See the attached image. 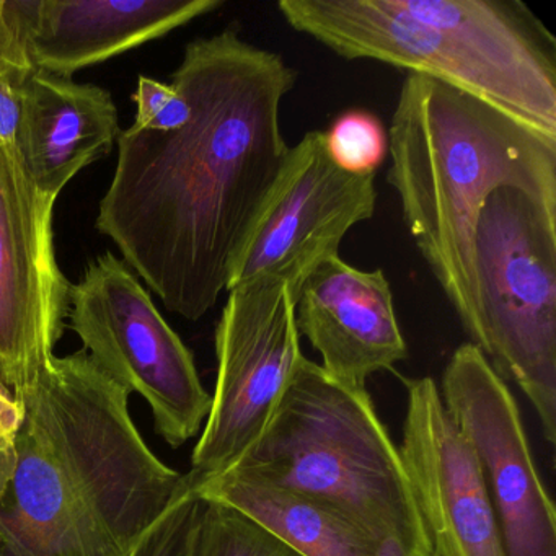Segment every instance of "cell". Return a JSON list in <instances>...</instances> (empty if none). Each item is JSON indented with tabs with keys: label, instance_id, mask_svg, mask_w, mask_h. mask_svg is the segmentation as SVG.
<instances>
[{
	"label": "cell",
	"instance_id": "cell-24",
	"mask_svg": "<svg viewBox=\"0 0 556 556\" xmlns=\"http://www.w3.org/2000/svg\"><path fill=\"white\" fill-rule=\"evenodd\" d=\"M0 556H14V553H12L4 543L0 542Z\"/></svg>",
	"mask_w": 556,
	"mask_h": 556
},
{
	"label": "cell",
	"instance_id": "cell-11",
	"mask_svg": "<svg viewBox=\"0 0 556 556\" xmlns=\"http://www.w3.org/2000/svg\"><path fill=\"white\" fill-rule=\"evenodd\" d=\"M439 392L477 455L506 556H556L555 506L507 383L467 341L448 359Z\"/></svg>",
	"mask_w": 556,
	"mask_h": 556
},
{
	"label": "cell",
	"instance_id": "cell-4",
	"mask_svg": "<svg viewBox=\"0 0 556 556\" xmlns=\"http://www.w3.org/2000/svg\"><path fill=\"white\" fill-rule=\"evenodd\" d=\"M278 11L337 56L438 80L556 138V38L520 0H281Z\"/></svg>",
	"mask_w": 556,
	"mask_h": 556
},
{
	"label": "cell",
	"instance_id": "cell-10",
	"mask_svg": "<svg viewBox=\"0 0 556 556\" xmlns=\"http://www.w3.org/2000/svg\"><path fill=\"white\" fill-rule=\"evenodd\" d=\"M376 175H351L328 157L324 132L308 131L256 216L232 269L227 292L260 276L282 279L294 299L305 279L357 224L372 219Z\"/></svg>",
	"mask_w": 556,
	"mask_h": 556
},
{
	"label": "cell",
	"instance_id": "cell-7",
	"mask_svg": "<svg viewBox=\"0 0 556 556\" xmlns=\"http://www.w3.org/2000/svg\"><path fill=\"white\" fill-rule=\"evenodd\" d=\"M70 327L97 366L148 402L155 431L172 447L200 432L211 409L197 363L148 289L112 252L71 286Z\"/></svg>",
	"mask_w": 556,
	"mask_h": 556
},
{
	"label": "cell",
	"instance_id": "cell-9",
	"mask_svg": "<svg viewBox=\"0 0 556 556\" xmlns=\"http://www.w3.org/2000/svg\"><path fill=\"white\" fill-rule=\"evenodd\" d=\"M56 198L38 190L17 144L0 141V382L37 379L66 330L70 294L54 247Z\"/></svg>",
	"mask_w": 556,
	"mask_h": 556
},
{
	"label": "cell",
	"instance_id": "cell-22",
	"mask_svg": "<svg viewBox=\"0 0 556 556\" xmlns=\"http://www.w3.org/2000/svg\"><path fill=\"white\" fill-rule=\"evenodd\" d=\"M22 116V84L0 77V141L17 144Z\"/></svg>",
	"mask_w": 556,
	"mask_h": 556
},
{
	"label": "cell",
	"instance_id": "cell-23",
	"mask_svg": "<svg viewBox=\"0 0 556 556\" xmlns=\"http://www.w3.org/2000/svg\"><path fill=\"white\" fill-rule=\"evenodd\" d=\"M14 468V438L0 431V497L8 490Z\"/></svg>",
	"mask_w": 556,
	"mask_h": 556
},
{
	"label": "cell",
	"instance_id": "cell-1",
	"mask_svg": "<svg viewBox=\"0 0 556 556\" xmlns=\"http://www.w3.org/2000/svg\"><path fill=\"white\" fill-rule=\"evenodd\" d=\"M295 83L281 54L229 27L188 43L172 74L190 103L187 125L119 132L96 227L172 314L200 320L227 292L291 151L281 106Z\"/></svg>",
	"mask_w": 556,
	"mask_h": 556
},
{
	"label": "cell",
	"instance_id": "cell-13",
	"mask_svg": "<svg viewBox=\"0 0 556 556\" xmlns=\"http://www.w3.org/2000/svg\"><path fill=\"white\" fill-rule=\"evenodd\" d=\"M223 5V0H9L34 70L64 79Z\"/></svg>",
	"mask_w": 556,
	"mask_h": 556
},
{
	"label": "cell",
	"instance_id": "cell-20",
	"mask_svg": "<svg viewBox=\"0 0 556 556\" xmlns=\"http://www.w3.org/2000/svg\"><path fill=\"white\" fill-rule=\"evenodd\" d=\"M138 113L132 128L148 131H175L190 119V103L172 84L141 76L132 96Z\"/></svg>",
	"mask_w": 556,
	"mask_h": 556
},
{
	"label": "cell",
	"instance_id": "cell-8",
	"mask_svg": "<svg viewBox=\"0 0 556 556\" xmlns=\"http://www.w3.org/2000/svg\"><path fill=\"white\" fill-rule=\"evenodd\" d=\"M214 343L216 386L188 471L194 483L229 470L258 441L304 357L289 286L271 276L233 286Z\"/></svg>",
	"mask_w": 556,
	"mask_h": 556
},
{
	"label": "cell",
	"instance_id": "cell-19",
	"mask_svg": "<svg viewBox=\"0 0 556 556\" xmlns=\"http://www.w3.org/2000/svg\"><path fill=\"white\" fill-rule=\"evenodd\" d=\"M193 478L185 473V483L164 516L152 527L132 556H187L188 535L197 509Z\"/></svg>",
	"mask_w": 556,
	"mask_h": 556
},
{
	"label": "cell",
	"instance_id": "cell-5",
	"mask_svg": "<svg viewBox=\"0 0 556 556\" xmlns=\"http://www.w3.org/2000/svg\"><path fill=\"white\" fill-rule=\"evenodd\" d=\"M229 470L327 501L383 556H435L402 455L369 393L305 356L265 431Z\"/></svg>",
	"mask_w": 556,
	"mask_h": 556
},
{
	"label": "cell",
	"instance_id": "cell-15",
	"mask_svg": "<svg viewBox=\"0 0 556 556\" xmlns=\"http://www.w3.org/2000/svg\"><path fill=\"white\" fill-rule=\"evenodd\" d=\"M119 132L109 90L38 70L22 83L17 149L41 193L58 200L77 174L113 151Z\"/></svg>",
	"mask_w": 556,
	"mask_h": 556
},
{
	"label": "cell",
	"instance_id": "cell-12",
	"mask_svg": "<svg viewBox=\"0 0 556 556\" xmlns=\"http://www.w3.org/2000/svg\"><path fill=\"white\" fill-rule=\"evenodd\" d=\"M400 455L435 556H506L473 447L431 377L405 380Z\"/></svg>",
	"mask_w": 556,
	"mask_h": 556
},
{
	"label": "cell",
	"instance_id": "cell-18",
	"mask_svg": "<svg viewBox=\"0 0 556 556\" xmlns=\"http://www.w3.org/2000/svg\"><path fill=\"white\" fill-rule=\"evenodd\" d=\"M321 132L328 157L346 174L376 175L389 155V131L367 110H348Z\"/></svg>",
	"mask_w": 556,
	"mask_h": 556
},
{
	"label": "cell",
	"instance_id": "cell-21",
	"mask_svg": "<svg viewBox=\"0 0 556 556\" xmlns=\"http://www.w3.org/2000/svg\"><path fill=\"white\" fill-rule=\"evenodd\" d=\"M34 71L21 31L9 8V0H0V77L24 83Z\"/></svg>",
	"mask_w": 556,
	"mask_h": 556
},
{
	"label": "cell",
	"instance_id": "cell-17",
	"mask_svg": "<svg viewBox=\"0 0 556 556\" xmlns=\"http://www.w3.org/2000/svg\"><path fill=\"white\" fill-rule=\"evenodd\" d=\"M187 556H302L236 507L198 497Z\"/></svg>",
	"mask_w": 556,
	"mask_h": 556
},
{
	"label": "cell",
	"instance_id": "cell-14",
	"mask_svg": "<svg viewBox=\"0 0 556 556\" xmlns=\"http://www.w3.org/2000/svg\"><path fill=\"white\" fill-rule=\"evenodd\" d=\"M295 324L320 354L321 369L357 389L408 356L382 269L354 268L340 255L320 263L299 289Z\"/></svg>",
	"mask_w": 556,
	"mask_h": 556
},
{
	"label": "cell",
	"instance_id": "cell-3",
	"mask_svg": "<svg viewBox=\"0 0 556 556\" xmlns=\"http://www.w3.org/2000/svg\"><path fill=\"white\" fill-rule=\"evenodd\" d=\"M387 174L403 223L478 350L475 230L497 188L556 201V138L428 77L408 74L389 129Z\"/></svg>",
	"mask_w": 556,
	"mask_h": 556
},
{
	"label": "cell",
	"instance_id": "cell-2",
	"mask_svg": "<svg viewBox=\"0 0 556 556\" xmlns=\"http://www.w3.org/2000/svg\"><path fill=\"white\" fill-rule=\"evenodd\" d=\"M12 395L22 419L0 497V542L14 556L135 555L185 473L142 439L131 393L80 350L54 354Z\"/></svg>",
	"mask_w": 556,
	"mask_h": 556
},
{
	"label": "cell",
	"instance_id": "cell-6",
	"mask_svg": "<svg viewBox=\"0 0 556 556\" xmlns=\"http://www.w3.org/2000/svg\"><path fill=\"white\" fill-rule=\"evenodd\" d=\"M481 353L532 403L556 442V201L519 188L488 197L475 230Z\"/></svg>",
	"mask_w": 556,
	"mask_h": 556
},
{
	"label": "cell",
	"instance_id": "cell-16",
	"mask_svg": "<svg viewBox=\"0 0 556 556\" xmlns=\"http://www.w3.org/2000/svg\"><path fill=\"white\" fill-rule=\"evenodd\" d=\"M193 484L201 500L236 507L302 556H383L379 545L350 517L327 501L294 488L236 470Z\"/></svg>",
	"mask_w": 556,
	"mask_h": 556
}]
</instances>
